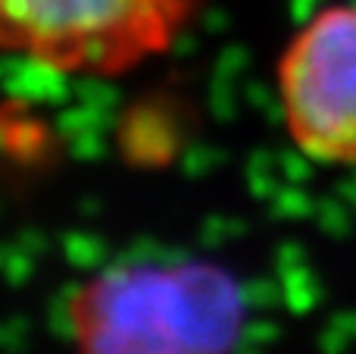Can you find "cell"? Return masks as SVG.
I'll use <instances>...</instances> for the list:
<instances>
[{
  "label": "cell",
  "instance_id": "obj_2",
  "mask_svg": "<svg viewBox=\"0 0 356 354\" xmlns=\"http://www.w3.org/2000/svg\"><path fill=\"white\" fill-rule=\"evenodd\" d=\"M203 0H0V54L54 72L125 75L191 29Z\"/></svg>",
  "mask_w": 356,
  "mask_h": 354
},
{
  "label": "cell",
  "instance_id": "obj_1",
  "mask_svg": "<svg viewBox=\"0 0 356 354\" xmlns=\"http://www.w3.org/2000/svg\"><path fill=\"white\" fill-rule=\"evenodd\" d=\"M244 314L219 263H122L75 288L69 330L79 354H232Z\"/></svg>",
  "mask_w": 356,
  "mask_h": 354
},
{
  "label": "cell",
  "instance_id": "obj_4",
  "mask_svg": "<svg viewBox=\"0 0 356 354\" xmlns=\"http://www.w3.org/2000/svg\"><path fill=\"white\" fill-rule=\"evenodd\" d=\"M181 138L184 129L178 107L166 98H147L125 116L119 144L125 160L135 167H163L175 157Z\"/></svg>",
  "mask_w": 356,
  "mask_h": 354
},
{
  "label": "cell",
  "instance_id": "obj_3",
  "mask_svg": "<svg viewBox=\"0 0 356 354\" xmlns=\"http://www.w3.org/2000/svg\"><path fill=\"white\" fill-rule=\"evenodd\" d=\"M291 141L319 163H356V3L307 19L275 66Z\"/></svg>",
  "mask_w": 356,
  "mask_h": 354
}]
</instances>
